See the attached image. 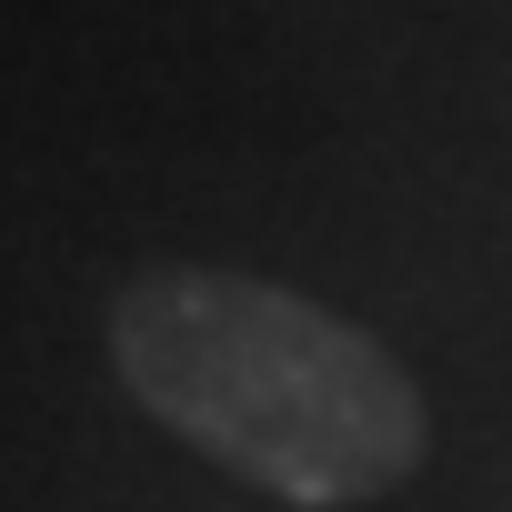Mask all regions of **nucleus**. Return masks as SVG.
Masks as SVG:
<instances>
[{
    "label": "nucleus",
    "mask_w": 512,
    "mask_h": 512,
    "mask_svg": "<svg viewBox=\"0 0 512 512\" xmlns=\"http://www.w3.org/2000/svg\"><path fill=\"white\" fill-rule=\"evenodd\" d=\"M111 372L161 432L302 512L372 502L422 462L412 372L362 322L262 272H141L111 312Z\"/></svg>",
    "instance_id": "nucleus-1"
}]
</instances>
